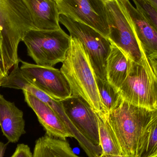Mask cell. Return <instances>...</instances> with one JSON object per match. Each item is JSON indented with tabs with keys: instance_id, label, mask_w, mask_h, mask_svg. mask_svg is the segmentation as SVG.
<instances>
[{
	"instance_id": "obj_1",
	"label": "cell",
	"mask_w": 157,
	"mask_h": 157,
	"mask_svg": "<svg viewBox=\"0 0 157 157\" xmlns=\"http://www.w3.org/2000/svg\"><path fill=\"white\" fill-rule=\"evenodd\" d=\"M60 71L71 86L72 95L83 98L95 111L106 113L88 55L82 43L75 38L71 37L70 49Z\"/></svg>"
},
{
	"instance_id": "obj_2",
	"label": "cell",
	"mask_w": 157,
	"mask_h": 157,
	"mask_svg": "<svg viewBox=\"0 0 157 157\" xmlns=\"http://www.w3.org/2000/svg\"><path fill=\"white\" fill-rule=\"evenodd\" d=\"M0 27L4 62L8 74L19 62V43L29 31L36 29L24 0H0Z\"/></svg>"
},
{
	"instance_id": "obj_3",
	"label": "cell",
	"mask_w": 157,
	"mask_h": 157,
	"mask_svg": "<svg viewBox=\"0 0 157 157\" xmlns=\"http://www.w3.org/2000/svg\"><path fill=\"white\" fill-rule=\"evenodd\" d=\"M157 115V110L136 106L124 100L115 109L106 113L123 155L136 157L140 138Z\"/></svg>"
},
{
	"instance_id": "obj_4",
	"label": "cell",
	"mask_w": 157,
	"mask_h": 157,
	"mask_svg": "<svg viewBox=\"0 0 157 157\" xmlns=\"http://www.w3.org/2000/svg\"><path fill=\"white\" fill-rule=\"evenodd\" d=\"M124 100L157 110V60L146 57L140 63L129 59L128 74L120 90Z\"/></svg>"
},
{
	"instance_id": "obj_5",
	"label": "cell",
	"mask_w": 157,
	"mask_h": 157,
	"mask_svg": "<svg viewBox=\"0 0 157 157\" xmlns=\"http://www.w3.org/2000/svg\"><path fill=\"white\" fill-rule=\"evenodd\" d=\"M22 41L26 46L29 56L36 64L53 67L66 59L71 37L61 28L55 30L33 29L27 33Z\"/></svg>"
},
{
	"instance_id": "obj_6",
	"label": "cell",
	"mask_w": 157,
	"mask_h": 157,
	"mask_svg": "<svg viewBox=\"0 0 157 157\" xmlns=\"http://www.w3.org/2000/svg\"><path fill=\"white\" fill-rule=\"evenodd\" d=\"M110 42L121 50L133 61L140 63L147 57L138 40L131 20L119 0L106 3Z\"/></svg>"
},
{
	"instance_id": "obj_7",
	"label": "cell",
	"mask_w": 157,
	"mask_h": 157,
	"mask_svg": "<svg viewBox=\"0 0 157 157\" xmlns=\"http://www.w3.org/2000/svg\"><path fill=\"white\" fill-rule=\"evenodd\" d=\"M59 22L68 29L71 37L82 43L96 76L107 80L106 64L111 46L109 39L89 26L64 15L60 14Z\"/></svg>"
},
{
	"instance_id": "obj_8",
	"label": "cell",
	"mask_w": 157,
	"mask_h": 157,
	"mask_svg": "<svg viewBox=\"0 0 157 157\" xmlns=\"http://www.w3.org/2000/svg\"><path fill=\"white\" fill-rule=\"evenodd\" d=\"M19 63H16L13 67V70L6 76L2 87L26 90L46 102L54 110L67 130L72 135V137L77 140L80 147L88 157H98L101 155L102 151L101 146L92 144L78 132L67 117L60 101L51 98L30 83L19 68Z\"/></svg>"
},
{
	"instance_id": "obj_9",
	"label": "cell",
	"mask_w": 157,
	"mask_h": 157,
	"mask_svg": "<svg viewBox=\"0 0 157 157\" xmlns=\"http://www.w3.org/2000/svg\"><path fill=\"white\" fill-rule=\"evenodd\" d=\"M60 14L95 29L108 38L109 34L106 3L102 0H56Z\"/></svg>"
},
{
	"instance_id": "obj_10",
	"label": "cell",
	"mask_w": 157,
	"mask_h": 157,
	"mask_svg": "<svg viewBox=\"0 0 157 157\" xmlns=\"http://www.w3.org/2000/svg\"><path fill=\"white\" fill-rule=\"evenodd\" d=\"M19 62L20 69L30 83L51 98L60 101L72 96L71 86L60 70L20 59Z\"/></svg>"
},
{
	"instance_id": "obj_11",
	"label": "cell",
	"mask_w": 157,
	"mask_h": 157,
	"mask_svg": "<svg viewBox=\"0 0 157 157\" xmlns=\"http://www.w3.org/2000/svg\"><path fill=\"white\" fill-rule=\"evenodd\" d=\"M67 117L78 132L92 144L100 145L96 112L83 98L72 95L60 101Z\"/></svg>"
},
{
	"instance_id": "obj_12",
	"label": "cell",
	"mask_w": 157,
	"mask_h": 157,
	"mask_svg": "<svg viewBox=\"0 0 157 157\" xmlns=\"http://www.w3.org/2000/svg\"><path fill=\"white\" fill-rule=\"evenodd\" d=\"M23 92L25 101L36 113L47 135L63 140L72 137L63 123L47 103L26 90Z\"/></svg>"
},
{
	"instance_id": "obj_13",
	"label": "cell",
	"mask_w": 157,
	"mask_h": 157,
	"mask_svg": "<svg viewBox=\"0 0 157 157\" xmlns=\"http://www.w3.org/2000/svg\"><path fill=\"white\" fill-rule=\"evenodd\" d=\"M123 5L136 35L147 55L157 60V31L130 0H119Z\"/></svg>"
},
{
	"instance_id": "obj_14",
	"label": "cell",
	"mask_w": 157,
	"mask_h": 157,
	"mask_svg": "<svg viewBox=\"0 0 157 157\" xmlns=\"http://www.w3.org/2000/svg\"><path fill=\"white\" fill-rule=\"evenodd\" d=\"M23 111L0 94V126L9 143L16 144L26 133Z\"/></svg>"
},
{
	"instance_id": "obj_15",
	"label": "cell",
	"mask_w": 157,
	"mask_h": 157,
	"mask_svg": "<svg viewBox=\"0 0 157 157\" xmlns=\"http://www.w3.org/2000/svg\"><path fill=\"white\" fill-rule=\"evenodd\" d=\"M37 30H55L61 28L56 0H24Z\"/></svg>"
},
{
	"instance_id": "obj_16",
	"label": "cell",
	"mask_w": 157,
	"mask_h": 157,
	"mask_svg": "<svg viewBox=\"0 0 157 157\" xmlns=\"http://www.w3.org/2000/svg\"><path fill=\"white\" fill-rule=\"evenodd\" d=\"M129 58L117 46L111 43L106 64V78L118 90L127 77Z\"/></svg>"
},
{
	"instance_id": "obj_17",
	"label": "cell",
	"mask_w": 157,
	"mask_h": 157,
	"mask_svg": "<svg viewBox=\"0 0 157 157\" xmlns=\"http://www.w3.org/2000/svg\"><path fill=\"white\" fill-rule=\"evenodd\" d=\"M33 157H81L77 155L66 140L47 134L36 141Z\"/></svg>"
},
{
	"instance_id": "obj_18",
	"label": "cell",
	"mask_w": 157,
	"mask_h": 157,
	"mask_svg": "<svg viewBox=\"0 0 157 157\" xmlns=\"http://www.w3.org/2000/svg\"><path fill=\"white\" fill-rule=\"evenodd\" d=\"M95 112L98 122L100 145L102 154L123 155L115 134L106 118L107 113Z\"/></svg>"
},
{
	"instance_id": "obj_19",
	"label": "cell",
	"mask_w": 157,
	"mask_h": 157,
	"mask_svg": "<svg viewBox=\"0 0 157 157\" xmlns=\"http://www.w3.org/2000/svg\"><path fill=\"white\" fill-rule=\"evenodd\" d=\"M136 157H157V115L140 138Z\"/></svg>"
},
{
	"instance_id": "obj_20",
	"label": "cell",
	"mask_w": 157,
	"mask_h": 157,
	"mask_svg": "<svg viewBox=\"0 0 157 157\" xmlns=\"http://www.w3.org/2000/svg\"><path fill=\"white\" fill-rule=\"evenodd\" d=\"M96 81L100 98L106 113L115 109L123 101L120 91L107 80L96 76Z\"/></svg>"
},
{
	"instance_id": "obj_21",
	"label": "cell",
	"mask_w": 157,
	"mask_h": 157,
	"mask_svg": "<svg viewBox=\"0 0 157 157\" xmlns=\"http://www.w3.org/2000/svg\"><path fill=\"white\" fill-rule=\"evenodd\" d=\"M140 11L157 31V10L144 0H132Z\"/></svg>"
},
{
	"instance_id": "obj_22",
	"label": "cell",
	"mask_w": 157,
	"mask_h": 157,
	"mask_svg": "<svg viewBox=\"0 0 157 157\" xmlns=\"http://www.w3.org/2000/svg\"><path fill=\"white\" fill-rule=\"evenodd\" d=\"M11 157H33V154L28 145L18 144Z\"/></svg>"
},
{
	"instance_id": "obj_23",
	"label": "cell",
	"mask_w": 157,
	"mask_h": 157,
	"mask_svg": "<svg viewBox=\"0 0 157 157\" xmlns=\"http://www.w3.org/2000/svg\"><path fill=\"white\" fill-rule=\"evenodd\" d=\"M2 31L0 27V73L5 76H7L8 74L6 71L4 62L2 50Z\"/></svg>"
},
{
	"instance_id": "obj_24",
	"label": "cell",
	"mask_w": 157,
	"mask_h": 157,
	"mask_svg": "<svg viewBox=\"0 0 157 157\" xmlns=\"http://www.w3.org/2000/svg\"><path fill=\"white\" fill-rule=\"evenodd\" d=\"M8 144V142L6 144H4L2 142H0V157H4Z\"/></svg>"
},
{
	"instance_id": "obj_25",
	"label": "cell",
	"mask_w": 157,
	"mask_h": 157,
	"mask_svg": "<svg viewBox=\"0 0 157 157\" xmlns=\"http://www.w3.org/2000/svg\"><path fill=\"white\" fill-rule=\"evenodd\" d=\"M98 157H135L132 156L124 155H113L109 154H101Z\"/></svg>"
},
{
	"instance_id": "obj_26",
	"label": "cell",
	"mask_w": 157,
	"mask_h": 157,
	"mask_svg": "<svg viewBox=\"0 0 157 157\" xmlns=\"http://www.w3.org/2000/svg\"><path fill=\"white\" fill-rule=\"evenodd\" d=\"M157 10V0H144Z\"/></svg>"
},
{
	"instance_id": "obj_27",
	"label": "cell",
	"mask_w": 157,
	"mask_h": 157,
	"mask_svg": "<svg viewBox=\"0 0 157 157\" xmlns=\"http://www.w3.org/2000/svg\"><path fill=\"white\" fill-rule=\"evenodd\" d=\"M6 76H5V75H3L1 73H0V87L2 86L3 84L6 79Z\"/></svg>"
},
{
	"instance_id": "obj_28",
	"label": "cell",
	"mask_w": 157,
	"mask_h": 157,
	"mask_svg": "<svg viewBox=\"0 0 157 157\" xmlns=\"http://www.w3.org/2000/svg\"><path fill=\"white\" fill-rule=\"evenodd\" d=\"M104 2L106 3L108 2H112V1H114V0H102Z\"/></svg>"
}]
</instances>
